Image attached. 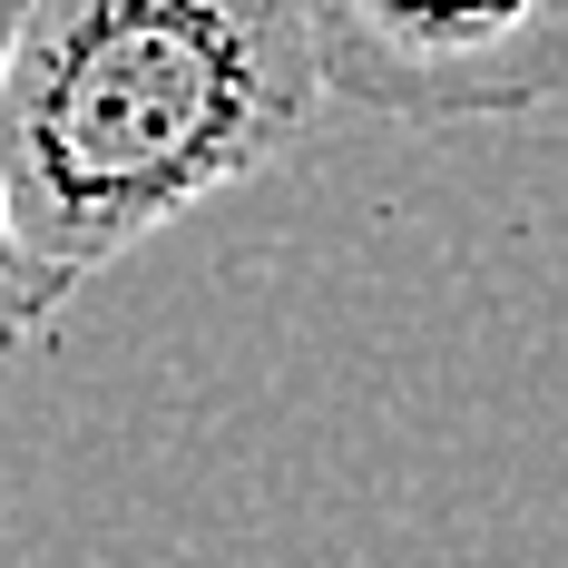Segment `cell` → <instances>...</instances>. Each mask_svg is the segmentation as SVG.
Instances as JSON below:
<instances>
[{"label": "cell", "instance_id": "7a4b0ae2", "mask_svg": "<svg viewBox=\"0 0 568 568\" xmlns=\"http://www.w3.org/2000/svg\"><path fill=\"white\" fill-rule=\"evenodd\" d=\"M324 99L402 128L529 118L568 89V0H304Z\"/></svg>", "mask_w": 568, "mask_h": 568}, {"label": "cell", "instance_id": "6da1fadb", "mask_svg": "<svg viewBox=\"0 0 568 568\" xmlns=\"http://www.w3.org/2000/svg\"><path fill=\"white\" fill-rule=\"evenodd\" d=\"M324 109L304 0H20L0 196L69 284L265 176Z\"/></svg>", "mask_w": 568, "mask_h": 568}, {"label": "cell", "instance_id": "3957f363", "mask_svg": "<svg viewBox=\"0 0 568 568\" xmlns=\"http://www.w3.org/2000/svg\"><path fill=\"white\" fill-rule=\"evenodd\" d=\"M10 20H20V0H0V50H10ZM69 294H79V284L20 245V226H10V196H0V353L40 343L59 314H69Z\"/></svg>", "mask_w": 568, "mask_h": 568}]
</instances>
